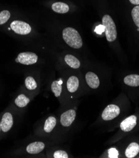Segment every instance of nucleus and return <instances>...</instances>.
I'll use <instances>...</instances> for the list:
<instances>
[{
  "label": "nucleus",
  "mask_w": 139,
  "mask_h": 158,
  "mask_svg": "<svg viewBox=\"0 0 139 158\" xmlns=\"http://www.w3.org/2000/svg\"><path fill=\"white\" fill-rule=\"evenodd\" d=\"M65 61L67 64L73 69H78L80 66V60L71 54H67L65 57Z\"/></svg>",
  "instance_id": "4468645a"
},
{
  "label": "nucleus",
  "mask_w": 139,
  "mask_h": 158,
  "mask_svg": "<svg viewBox=\"0 0 139 158\" xmlns=\"http://www.w3.org/2000/svg\"><path fill=\"white\" fill-rule=\"evenodd\" d=\"M63 39L71 47L76 49H80L83 45L82 37L78 31L71 27H67L63 30Z\"/></svg>",
  "instance_id": "f257e3e1"
},
{
  "label": "nucleus",
  "mask_w": 139,
  "mask_h": 158,
  "mask_svg": "<svg viewBox=\"0 0 139 158\" xmlns=\"http://www.w3.org/2000/svg\"><path fill=\"white\" fill-rule=\"evenodd\" d=\"M139 152V144L137 143H130L125 151V156L128 158L135 157Z\"/></svg>",
  "instance_id": "9b49d317"
},
{
  "label": "nucleus",
  "mask_w": 139,
  "mask_h": 158,
  "mask_svg": "<svg viewBox=\"0 0 139 158\" xmlns=\"http://www.w3.org/2000/svg\"><path fill=\"white\" fill-rule=\"evenodd\" d=\"M56 123V120L54 117H49L46 120L44 125V132L49 133L51 132L55 128Z\"/></svg>",
  "instance_id": "dca6fc26"
},
{
  "label": "nucleus",
  "mask_w": 139,
  "mask_h": 158,
  "mask_svg": "<svg viewBox=\"0 0 139 158\" xmlns=\"http://www.w3.org/2000/svg\"><path fill=\"white\" fill-rule=\"evenodd\" d=\"M2 127H1V122H0V131H1Z\"/></svg>",
  "instance_id": "393cba45"
},
{
  "label": "nucleus",
  "mask_w": 139,
  "mask_h": 158,
  "mask_svg": "<svg viewBox=\"0 0 139 158\" xmlns=\"http://www.w3.org/2000/svg\"><path fill=\"white\" fill-rule=\"evenodd\" d=\"M44 144L42 142H34L26 147V151L32 154H38L44 149Z\"/></svg>",
  "instance_id": "9d476101"
},
{
  "label": "nucleus",
  "mask_w": 139,
  "mask_h": 158,
  "mask_svg": "<svg viewBox=\"0 0 139 158\" xmlns=\"http://www.w3.org/2000/svg\"><path fill=\"white\" fill-rule=\"evenodd\" d=\"M17 62H20L24 65H32L35 63L38 60V56L31 52H21L18 55L16 59Z\"/></svg>",
  "instance_id": "39448f33"
},
{
  "label": "nucleus",
  "mask_w": 139,
  "mask_h": 158,
  "mask_svg": "<svg viewBox=\"0 0 139 158\" xmlns=\"http://www.w3.org/2000/svg\"><path fill=\"white\" fill-rule=\"evenodd\" d=\"M53 157L54 158H68V155L65 151L59 150L54 152Z\"/></svg>",
  "instance_id": "4be33fe9"
},
{
  "label": "nucleus",
  "mask_w": 139,
  "mask_h": 158,
  "mask_svg": "<svg viewBox=\"0 0 139 158\" xmlns=\"http://www.w3.org/2000/svg\"><path fill=\"white\" fill-rule=\"evenodd\" d=\"M132 17L136 26L139 28V5L133 8L132 11Z\"/></svg>",
  "instance_id": "aec40b11"
},
{
  "label": "nucleus",
  "mask_w": 139,
  "mask_h": 158,
  "mask_svg": "<svg viewBox=\"0 0 139 158\" xmlns=\"http://www.w3.org/2000/svg\"><path fill=\"white\" fill-rule=\"evenodd\" d=\"M13 124V118L12 115L9 112L5 113L3 115L1 121V127L2 131L4 132H8L11 129Z\"/></svg>",
  "instance_id": "6e6552de"
},
{
  "label": "nucleus",
  "mask_w": 139,
  "mask_h": 158,
  "mask_svg": "<svg viewBox=\"0 0 139 158\" xmlns=\"http://www.w3.org/2000/svg\"><path fill=\"white\" fill-rule=\"evenodd\" d=\"M76 112L75 110L71 109L61 114L60 122L64 127H69L75 119Z\"/></svg>",
  "instance_id": "0eeeda50"
},
{
  "label": "nucleus",
  "mask_w": 139,
  "mask_h": 158,
  "mask_svg": "<svg viewBox=\"0 0 139 158\" xmlns=\"http://www.w3.org/2000/svg\"><path fill=\"white\" fill-rule=\"evenodd\" d=\"M52 8L55 12L60 14L67 13L70 9L68 5L62 2H56L53 3L52 6Z\"/></svg>",
  "instance_id": "2eb2a0df"
},
{
  "label": "nucleus",
  "mask_w": 139,
  "mask_h": 158,
  "mask_svg": "<svg viewBox=\"0 0 139 158\" xmlns=\"http://www.w3.org/2000/svg\"><path fill=\"white\" fill-rule=\"evenodd\" d=\"M86 81L88 86L92 89H97L100 85V80L98 76L93 72H88L85 75Z\"/></svg>",
  "instance_id": "1a4fd4ad"
},
{
  "label": "nucleus",
  "mask_w": 139,
  "mask_h": 158,
  "mask_svg": "<svg viewBox=\"0 0 139 158\" xmlns=\"http://www.w3.org/2000/svg\"><path fill=\"white\" fill-rule=\"evenodd\" d=\"M120 113V108L118 106L111 104L108 105L102 114V118L105 121L112 120L117 117Z\"/></svg>",
  "instance_id": "20e7f679"
},
{
  "label": "nucleus",
  "mask_w": 139,
  "mask_h": 158,
  "mask_svg": "<svg viewBox=\"0 0 139 158\" xmlns=\"http://www.w3.org/2000/svg\"><path fill=\"white\" fill-rule=\"evenodd\" d=\"M137 118L134 115L128 117L121 122L120 125V129L123 132H128L132 131L137 125Z\"/></svg>",
  "instance_id": "423d86ee"
},
{
  "label": "nucleus",
  "mask_w": 139,
  "mask_h": 158,
  "mask_svg": "<svg viewBox=\"0 0 139 158\" xmlns=\"http://www.w3.org/2000/svg\"><path fill=\"white\" fill-rule=\"evenodd\" d=\"M67 86L68 91L70 93L75 92L79 88V80L76 76H72L68 78L67 83Z\"/></svg>",
  "instance_id": "f8f14e48"
},
{
  "label": "nucleus",
  "mask_w": 139,
  "mask_h": 158,
  "mask_svg": "<svg viewBox=\"0 0 139 158\" xmlns=\"http://www.w3.org/2000/svg\"><path fill=\"white\" fill-rule=\"evenodd\" d=\"M138 31H139V28H138Z\"/></svg>",
  "instance_id": "a878e982"
},
{
  "label": "nucleus",
  "mask_w": 139,
  "mask_h": 158,
  "mask_svg": "<svg viewBox=\"0 0 139 158\" xmlns=\"http://www.w3.org/2000/svg\"><path fill=\"white\" fill-rule=\"evenodd\" d=\"M118 152L116 149H111L109 150V157H118Z\"/></svg>",
  "instance_id": "5701e85b"
},
{
  "label": "nucleus",
  "mask_w": 139,
  "mask_h": 158,
  "mask_svg": "<svg viewBox=\"0 0 139 158\" xmlns=\"http://www.w3.org/2000/svg\"><path fill=\"white\" fill-rule=\"evenodd\" d=\"M29 102V99L26 97L25 94H20L15 99L14 103L18 107H25Z\"/></svg>",
  "instance_id": "f3484780"
},
{
  "label": "nucleus",
  "mask_w": 139,
  "mask_h": 158,
  "mask_svg": "<svg viewBox=\"0 0 139 158\" xmlns=\"http://www.w3.org/2000/svg\"><path fill=\"white\" fill-rule=\"evenodd\" d=\"M124 83L129 86L137 87L139 86V75L130 74L125 77L123 80Z\"/></svg>",
  "instance_id": "ddd939ff"
},
{
  "label": "nucleus",
  "mask_w": 139,
  "mask_h": 158,
  "mask_svg": "<svg viewBox=\"0 0 139 158\" xmlns=\"http://www.w3.org/2000/svg\"><path fill=\"white\" fill-rule=\"evenodd\" d=\"M25 86L29 90H34L37 88V83L32 76H28L25 80Z\"/></svg>",
  "instance_id": "a211bd4d"
},
{
  "label": "nucleus",
  "mask_w": 139,
  "mask_h": 158,
  "mask_svg": "<svg viewBox=\"0 0 139 158\" xmlns=\"http://www.w3.org/2000/svg\"><path fill=\"white\" fill-rule=\"evenodd\" d=\"M10 18V13L8 10H3L0 12V25L6 23Z\"/></svg>",
  "instance_id": "412c9836"
},
{
  "label": "nucleus",
  "mask_w": 139,
  "mask_h": 158,
  "mask_svg": "<svg viewBox=\"0 0 139 158\" xmlns=\"http://www.w3.org/2000/svg\"><path fill=\"white\" fill-rule=\"evenodd\" d=\"M10 28L14 33L19 35H28L32 31V28L28 23L19 20L13 21L10 25Z\"/></svg>",
  "instance_id": "7ed1b4c3"
},
{
  "label": "nucleus",
  "mask_w": 139,
  "mask_h": 158,
  "mask_svg": "<svg viewBox=\"0 0 139 158\" xmlns=\"http://www.w3.org/2000/svg\"><path fill=\"white\" fill-rule=\"evenodd\" d=\"M51 88L56 97H58L60 96L61 91H62V86L59 83L58 81H53L52 84Z\"/></svg>",
  "instance_id": "6ab92c4d"
},
{
  "label": "nucleus",
  "mask_w": 139,
  "mask_h": 158,
  "mask_svg": "<svg viewBox=\"0 0 139 158\" xmlns=\"http://www.w3.org/2000/svg\"><path fill=\"white\" fill-rule=\"evenodd\" d=\"M130 2L135 5H139V0H129Z\"/></svg>",
  "instance_id": "b1692460"
},
{
  "label": "nucleus",
  "mask_w": 139,
  "mask_h": 158,
  "mask_svg": "<svg viewBox=\"0 0 139 158\" xmlns=\"http://www.w3.org/2000/svg\"><path fill=\"white\" fill-rule=\"evenodd\" d=\"M102 25L105 28V33L107 41L114 42L117 37V31L114 21L110 15H105L102 18Z\"/></svg>",
  "instance_id": "f03ea898"
}]
</instances>
